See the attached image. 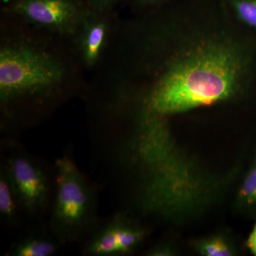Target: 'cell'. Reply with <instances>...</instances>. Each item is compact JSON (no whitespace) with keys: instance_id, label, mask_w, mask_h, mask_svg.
<instances>
[{"instance_id":"52a82bcc","label":"cell","mask_w":256,"mask_h":256,"mask_svg":"<svg viewBox=\"0 0 256 256\" xmlns=\"http://www.w3.org/2000/svg\"><path fill=\"white\" fill-rule=\"evenodd\" d=\"M110 12L90 11L76 34L78 35V50L84 63L92 66L100 60L109 36L107 16Z\"/></svg>"},{"instance_id":"9a60e30c","label":"cell","mask_w":256,"mask_h":256,"mask_svg":"<svg viewBox=\"0 0 256 256\" xmlns=\"http://www.w3.org/2000/svg\"><path fill=\"white\" fill-rule=\"evenodd\" d=\"M247 246L252 254L256 256V222L248 239Z\"/></svg>"},{"instance_id":"ba28073f","label":"cell","mask_w":256,"mask_h":256,"mask_svg":"<svg viewBox=\"0 0 256 256\" xmlns=\"http://www.w3.org/2000/svg\"><path fill=\"white\" fill-rule=\"evenodd\" d=\"M60 245L50 230V234L32 232L13 242L5 255L52 256L58 252Z\"/></svg>"},{"instance_id":"7c38bea8","label":"cell","mask_w":256,"mask_h":256,"mask_svg":"<svg viewBox=\"0 0 256 256\" xmlns=\"http://www.w3.org/2000/svg\"><path fill=\"white\" fill-rule=\"evenodd\" d=\"M202 250L204 255L208 256H228L232 252L228 246L220 239H213L203 244Z\"/></svg>"},{"instance_id":"3957f363","label":"cell","mask_w":256,"mask_h":256,"mask_svg":"<svg viewBox=\"0 0 256 256\" xmlns=\"http://www.w3.org/2000/svg\"><path fill=\"white\" fill-rule=\"evenodd\" d=\"M64 76L63 64L46 50L25 42H10L1 47L0 98L4 106L50 96Z\"/></svg>"},{"instance_id":"30bf717a","label":"cell","mask_w":256,"mask_h":256,"mask_svg":"<svg viewBox=\"0 0 256 256\" xmlns=\"http://www.w3.org/2000/svg\"><path fill=\"white\" fill-rule=\"evenodd\" d=\"M234 21L256 35V0H220Z\"/></svg>"},{"instance_id":"8fae6325","label":"cell","mask_w":256,"mask_h":256,"mask_svg":"<svg viewBox=\"0 0 256 256\" xmlns=\"http://www.w3.org/2000/svg\"><path fill=\"white\" fill-rule=\"evenodd\" d=\"M238 196L244 208L256 210V159L244 178Z\"/></svg>"},{"instance_id":"9c48e42d","label":"cell","mask_w":256,"mask_h":256,"mask_svg":"<svg viewBox=\"0 0 256 256\" xmlns=\"http://www.w3.org/2000/svg\"><path fill=\"white\" fill-rule=\"evenodd\" d=\"M23 215L9 175L2 164L0 169V218L4 225L18 228Z\"/></svg>"},{"instance_id":"8992f818","label":"cell","mask_w":256,"mask_h":256,"mask_svg":"<svg viewBox=\"0 0 256 256\" xmlns=\"http://www.w3.org/2000/svg\"><path fill=\"white\" fill-rule=\"evenodd\" d=\"M144 236L142 229L116 216L104 224H99L87 238L82 254L92 256L124 255L132 252Z\"/></svg>"},{"instance_id":"7a4b0ae2","label":"cell","mask_w":256,"mask_h":256,"mask_svg":"<svg viewBox=\"0 0 256 256\" xmlns=\"http://www.w3.org/2000/svg\"><path fill=\"white\" fill-rule=\"evenodd\" d=\"M54 168L48 229L62 246L67 245L88 238L100 224L97 192L72 156L58 158Z\"/></svg>"},{"instance_id":"277c9868","label":"cell","mask_w":256,"mask_h":256,"mask_svg":"<svg viewBox=\"0 0 256 256\" xmlns=\"http://www.w3.org/2000/svg\"><path fill=\"white\" fill-rule=\"evenodd\" d=\"M4 165L24 214L38 218L52 207L55 174L46 165L26 152L15 151Z\"/></svg>"},{"instance_id":"5b68a950","label":"cell","mask_w":256,"mask_h":256,"mask_svg":"<svg viewBox=\"0 0 256 256\" xmlns=\"http://www.w3.org/2000/svg\"><path fill=\"white\" fill-rule=\"evenodd\" d=\"M3 10L37 28L76 35L90 12L82 0H3Z\"/></svg>"},{"instance_id":"5bb4252c","label":"cell","mask_w":256,"mask_h":256,"mask_svg":"<svg viewBox=\"0 0 256 256\" xmlns=\"http://www.w3.org/2000/svg\"><path fill=\"white\" fill-rule=\"evenodd\" d=\"M90 11L96 12H111L112 10L126 0H82Z\"/></svg>"},{"instance_id":"6da1fadb","label":"cell","mask_w":256,"mask_h":256,"mask_svg":"<svg viewBox=\"0 0 256 256\" xmlns=\"http://www.w3.org/2000/svg\"><path fill=\"white\" fill-rule=\"evenodd\" d=\"M138 64L148 114L168 117L238 100L256 82V35L220 0H174L142 14Z\"/></svg>"},{"instance_id":"4fadbf2b","label":"cell","mask_w":256,"mask_h":256,"mask_svg":"<svg viewBox=\"0 0 256 256\" xmlns=\"http://www.w3.org/2000/svg\"><path fill=\"white\" fill-rule=\"evenodd\" d=\"M174 0H126L130 5L140 14L148 12Z\"/></svg>"},{"instance_id":"2e32d148","label":"cell","mask_w":256,"mask_h":256,"mask_svg":"<svg viewBox=\"0 0 256 256\" xmlns=\"http://www.w3.org/2000/svg\"><path fill=\"white\" fill-rule=\"evenodd\" d=\"M2 1H3V0H2Z\"/></svg>"}]
</instances>
